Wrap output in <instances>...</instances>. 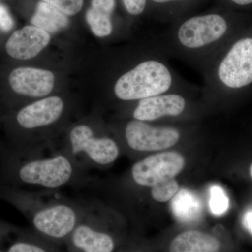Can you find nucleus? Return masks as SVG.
<instances>
[{"label":"nucleus","instance_id":"0eeeda50","mask_svg":"<svg viewBox=\"0 0 252 252\" xmlns=\"http://www.w3.org/2000/svg\"><path fill=\"white\" fill-rule=\"evenodd\" d=\"M63 153L81 170L106 169L117 160L120 149L111 137L95 135L91 126L81 124L71 129L69 148Z\"/></svg>","mask_w":252,"mask_h":252},{"label":"nucleus","instance_id":"6e6552de","mask_svg":"<svg viewBox=\"0 0 252 252\" xmlns=\"http://www.w3.org/2000/svg\"><path fill=\"white\" fill-rule=\"evenodd\" d=\"M194 94L182 92L165 93L137 101L132 111V119L152 122L165 119H178L195 109L207 106Z\"/></svg>","mask_w":252,"mask_h":252},{"label":"nucleus","instance_id":"9b49d317","mask_svg":"<svg viewBox=\"0 0 252 252\" xmlns=\"http://www.w3.org/2000/svg\"><path fill=\"white\" fill-rule=\"evenodd\" d=\"M63 111L62 99L51 96L23 107L16 115V122L21 128L26 130L42 128L57 122Z\"/></svg>","mask_w":252,"mask_h":252},{"label":"nucleus","instance_id":"4be33fe9","mask_svg":"<svg viewBox=\"0 0 252 252\" xmlns=\"http://www.w3.org/2000/svg\"><path fill=\"white\" fill-rule=\"evenodd\" d=\"M127 12L132 16H139L145 10L147 0H122Z\"/></svg>","mask_w":252,"mask_h":252},{"label":"nucleus","instance_id":"f03ea898","mask_svg":"<svg viewBox=\"0 0 252 252\" xmlns=\"http://www.w3.org/2000/svg\"><path fill=\"white\" fill-rule=\"evenodd\" d=\"M239 33L202 72L207 106L228 105L252 84V36Z\"/></svg>","mask_w":252,"mask_h":252},{"label":"nucleus","instance_id":"c85d7f7f","mask_svg":"<svg viewBox=\"0 0 252 252\" xmlns=\"http://www.w3.org/2000/svg\"></svg>","mask_w":252,"mask_h":252},{"label":"nucleus","instance_id":"20e7f679","mask_svg":"<svg viewBox=\"0 0 252 252\" xmlns=\"http://www.w3.org/2000/svg\"><path fill=\"white\" fill-rule=\"evenodd\" d=\"M118 99L137 102L168 92L200 94V89L183 79L166 59H144L126 71L117 79L114 88Z\"/></svg>","mask_w":252,"mask_h":252},{"label":"nucleus","instance_id":"393cba45","mask_svg":"<svg viewBox=\"0 0 252 252\" xmlns=\"http://www.w3.org/2000/svg\"><path fill=\"white\" fill-rule=\"evenodd\" d=\"M245 225L247 229H248L252 235V212H250V213L245 217Z\"/></svg>","mask_w":252,"mask_h":252},{"label":"nucleus","instance_id":"a211bd4d","mask_svg":"<svg viewBox=\"0 0 252 252\" xmlns=\"http://www.w3.org/2000/svg\"><path fill=\"white\" fill-rule=\"evenodd\" d=\"M176 216L182 220H193L200 212V204L197 198L186 190H182L172 203Z\"/></svg>","mask_w":252,"mask_h":252},{"label":"nucleus","instance_id":"6ab92c4d","mask_svg":"<svg viewBox=\"0 0 252 252\" xmlns=\"http://www.w3.org/2000/svg\"><path fill=\"white\" fill-rule=\"evenodd\" d=\"M150 194L154 200L158 203H166L177 193L178 182L175 178L162 181L150 188Z\"/></svg>","mask_w":252,"mask_h":252},{"label":"nucleus","instance_id":"ddd939ff","mask_svg":"<svg viewBox=\"0 0 252 252\" xmlns=\"http://www.w3.org/2000/svg\"><path fill=\"white\" fill-rule=\"evenodd\" d=\"M51 40L49 32L34 26L16 31L6 41L7 54L15 59L26 61L36 57Z\"/></svg>","mask_w":252,"mask_h":252},{"label":"nucleus","instance_id":"7ed1b4c3","mask_svg":"<svg viewBox=\"0 0 252 252\" xmlns=\"http://www.w3.org/2000/svg\"><path fill=\"white\" fill-rule=\"evenodd\" d=\"M5 196L26 215L36 233L56 244L67 243L84 213V205L52 193L8 189Z\"/></svg>","mask_w":252,"mask_h":252},{"label":"nucleus","instance_id":"bb28decb","mask_svg":"<svg viewBox=\"0 0 252 252\" xmlns=\"http://www.w3.org/2000/svg\"><path fill=\"white\" fill-rule=\"evenodd\" d=\"M249 172H250V177H251V179L252 180V162L251 163V165H250V169H249Z\"/></svg>","mask_w":252,"mask_h":252},{"label":"nucleus","instance_id":"b1692460","mask_svg":"<svg viewBox=\"0 0 252 252\" xmlns=\"http://www.w3.org/2000/svg\"><path fill=\"white\" fill-rule=\"evenodd\" d=\"M154 3L158 4H173L185 2L188 0H152Z\"/></svg>","mask_w":252,"mask_h":252},{"label":"nucleus","instance_id":"dca6fc26","mask_svg":"<svg viewBox=\"0 0 252 252\" xmlns=\"http://www.w3.org/2000/svg\"><path fill=\"white\" fill-rule=\"evenodd\" d=\"M31 23L33 26L41 28L49 34H56L67 28L69 21L67 15L52 5L41 1L36 6Z\"/></svg>","mask_w":252,"mask_h":252},{"label":"nucleus","instance_id":"cd10ccee","mask_svg":"<svg viewBox=\"0 0 252 252\" xmlns=\"http://www.w3.org/2000/svg\"><path fill=\"white\" fill-rule=\"evenodd\" d=\"M0 252H5V250H1V251Z\"/></svg>","mask_w":252,"mask_h":252},{"label":"nucleus","instance_id":"412c9836","mask_svg":"<svg viewBox=\"0 0 252 252\" xmlns=\"http://www.w3.org/2000/svg\"><path fill=\"white\" fill-rule=\"evenodd\" d=\"M52 5L67 16H74L81 11L84 0H41Z\"/></svg>","mask_w":252,"mask_h":252},{"label":"nucleus","instance_id":"9d476101","mask_svg":"<svg viewBox=\"0 0 252 252\" xmlns=\"http://www.w3.org/2000/svg\"><path fill=\"white\" fill-rule=\"evenodd\" d=\"M185 166V158L178 152H158L134 164L131 177L139 187L151 188L162 181L175 178Z\"/></svg>","mask_w":252,"mask_h":252},{"label":"nucleus","instance_id":"a878e982","mask_svg":"<svg viewBox=\"0 0 252 252\" xmlns=\"http://www.w3.org/2000/svg\"><path fill=\"white\" fill-rule=\"evenodd\" d=\"M228 1L238 6H248L252 4V0H228Z\"/></svg>","mask_w":252,"mask_h":252},{"label":"nucleus","instance_id":"f3484780","mask_svg":"<svg viewBox=\"0 0 252 252\" xmlns=\"http://www.w3.org/2000/svg\"><path fill=\"white\" fill-rule=\"evenodd\" d=\"M56 244L36 233L18 235L5 250L6 252H59Z\"/></svg>","mask_w":252,"mask_h":252},{"label":"nucleus","instance_id":"39448f33","mask_svg":"<svg viewBox=\"0 0 252 252\" xmlns=\"http://www.w3.org/2000/svg\"><path fill=\"white\" fill-rule=\"evenodd\" d=\"M2 158V175L14 186L54 190L71 185L83 171L63 152L49 157L29 154Z\"/></svg>","mask_w":252,"mask_h":252},{"label":"nucleus","instance_id":"4468645a","mask_svg":"<svg viewBox=\"0 0 252 252\" xmlns=\"http://www.w3.org/2000/svg\"><path fill=\"white\" fill-rule=\"evenodd\" d=\"M220 243L215 237L198 230H188L171 242L170 252H219Z\"/></svg>","mask_w":252,"mask_h":252},{"label":"nucleus","instance_id":"aec40b11","mask_svg":"<svg viewBox=\"0 0 252 252\" xmlns=\"http://www.w3.org/2000/svg\"><path fill=\"white\" fill-rule=\"evenodd\" d=\"M210 210L215 215H222L228 210L229 200L224 190L218 185L212 186L210 189Z\"/></svg>","mask_w":252,"mask_h":252},{"label":"nucleus","instance_id":"1a4fd4ad","mask_svg":"<svg viewBox=\"0 0 252 252\" xmlns=\"http://www.w3.org/2000/svg\"><path fill=\"white\" fill-rule=\"evenodd\" d=\"M182 131L173 126H156L132 119L124 127L126 145L138 152H162L174 147L182 138Z\"/></svg>","mask_w":252,"mask_h":252},{"label":"nucleus","instance_id":"f257e3e1","mask_svg":"<svg viewBox=\"0 0 252 252\" xmlns=\"http://www.w3.org/2000/svg\"><path fill=\"white\" fill-rule=\"evenodd\" d=\"M238 33L224 15L210 13L193 16L176 25L167 33L163 39L164 53L202 74Z\"/></svg>","mask_w":252,"mask_h":252},{"label":"nucleus","instance_id":"5701e85b","mask_svg":"<svg viewBox=\"0 0 252 252\" xmlns=\"http://www.w3.org/2000/svg\"><path fill=\"white\" fill-rule=\"evenodd\" d=\"M0 20H1L0 21L1 28L3 31L8 32L12 29L14 21L8 10L2 4L0 6Z\"/></svg>","mask_w":252,"mask_h":252},{"label":"nucleus","instance_id":"2eb2a0df","mask_svg":"<svg viewBox=\"0 0 252 252\" xmlns=\"http://www.w3.org/2000/svg\"><path fill=\"white\" fill-rule=\"evenodd\" d=\"M115 7V0H91L86 19L94 35L104 37L112 33L111 15Z\"/></svg>","mask_w":252,"mask_h":252},{"label":"nucleus","instance_id":"423d86ee","mask_svg":"<svg viewBox=\"0 0 252 252\" xmlns=\"http://www.w3.org/2000/svg\"><path fill=\"white\" fill-rule=\"evenodd\" d=\"M116 220L110 207L98 203L84 205L82 217L66 243L69 252H117Z\"/></svg>","mask_w":252,"mask_h":252},{"label":"nucleus","instance_id":"f8f14e48","mask_svg":"<svg viewBox=\"0 0 252 252\" xmlns=\"http://www.w3.org/2000/svg\"><path fill=\"white\" fill-rule=\"evenodd\" d=\"M11 89L16 94L32 97L47 95L54 87L55 77L51 71L33 67H18L9 76Z\"/></svg>","mask_w":252,"mask_h":252}]
</instances>
